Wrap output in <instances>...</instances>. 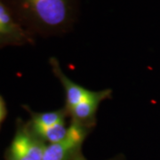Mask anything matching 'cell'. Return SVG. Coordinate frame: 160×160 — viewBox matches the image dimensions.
<instances>
[{
	"label": "cell",
	"mask_w": 160,
	"mask_h": 160,
	"mask_svg": "<svg viewBox=\"0 0 160 160\" xmlns=\"http://www.w3.org/2000/svg\"><path fill=\"white\" fill-rule=\"evenodd\" d=\"M22 3L35 24L48 33L65 31L72 21L71 0H22Z\"/></svg>",
	"instance_id": "6da1fadb"
},
{
	"label": "cell",
	"mask_w": 160,
	"mask_h": 160,
	"mask_svg": "<svg viewBox=\"0 0 160 160\" xmlns=\"http://www.w3.org/2000/svg\"><path fill=\"white\" fill-rule=\"evenodd\" d=\"M46 143L40 139L29 125L17 126L14 136L6 152V160H43Z\"/></svg>",
	"instance_id": "7a4b0ae2"
},
{
	"label": "cell",
	"mask_w": 160,
	"mask_h": 160,
	"mask_svg": "<svg viewBox=\"0 0 160 160\" xmlns=\"http://www.w3.org/2000/svg\"><path fill=\"white\" fill-rule=\"evenodd\" d=\"M91 130L71 122L64 139L56 143L46 144L43 160H73L81 152L83 143Z\"/></svg>",
	"instance_id": "3957f363"
},
{
	"label": "cell",
	"mask_w": 160,
	"mask_h": 160,
	"mask_svg": "<svg viewBox=\"0 0 160 160\" xmlns=\"http://www.w3.org/2000/svg\"><path fill=\"white\" fill-rule=\"evenodd\" d=\"M112 94L110 89L92 91L91 94L76 105L69 112L71 122L86 128L92 129L96 124V114L100 104Z\"/></svg>",
	"instance_id": "277c9868"
},
{
	"label": "cell",
	"mask_w": 160,
	"mask_h": 160,
	"mask_svg": "<svg viewBox=\"0 0 160 160\" xmlns=\"http://www.w3.org/2000/svg\"><path fill=\"white\" fill-rule=\"evenodd\" d=\"M50 65L52 70L55 77L61 82L64 92H65V106L64 108L67 109L68 113L70 109H72L76 105L81 102L84 99L88 97L92 91L88 90L78 84L75 83L74 81L69 78L66 74H64L62 69L55 58H50Z\"/></svg>",
	"instance_id": "5b68a950"
},
{
	"label": "cell",
	"mask_w": 160,
	"mask_h": 160,
	"mask_svg": "<svg viewBox=\"0 0 160 160\" xmlns=\"http://www.w3.org/2000/svg\"><path fill=\"white\" fill-rule=\"evenodd\" d=\"M69 113L67 109H62L46 111V112H31V121L29 125L31 127H45L56 125L62 122H66Z\"/></svg>",
	"instance_id": "8992f818"
},
{
	"label": "cell",
	"mask_w": 160,
	"mask_h": 160,
	"mask_svg": "<svg viewBox=\"0 0 160 160\" xmlns=\"http://www.w3.org/2000/svg\"><path fill=\"white\" fill-rule=\"evenodd\" d=\"M30 128L46 144L56 143L62 141L67 135L69 130V126H66V122H62L53 126L45 127L30 126Z\"/></svg>",
	"instance_id": "52a82bcc"
},
{
	"label": "cell",
	"mask_w": 160,
	"mask_h": 160,
	"mask_svg": "<svg viewBox=\"0 0 160 160\" xmlns=\"http://www.w3.org/2000/svg\"><path fill=\"white\" fill-rule=\"evenodd\" d=\"M6 106L4 99L0 96V128L6 117Z\"/></svg>",
	"instance_id": "ba28073f"
},
{
	"label": "cell",
	"mask_w": 160,
	"mask_h": 160,
	"mask_svg": "<svg viewBox=\"0 0 160 160\" xmlns=\"http://www.w3.org/2000/svg\"><path fill=\"white\" fill-rule=\"evenodd\" d=\"M73 160H87V159H86V158L84 156V155H83L82 151H81V152H79L78 154L74 158H73Z\"/></svg>",
	"instance_id": "9c48e42d"
},
{
	"label": "cell",
	"mask_w": 160,
	"mask_h": 160,
	"mask_svg": "<svg viewBox=\"0 0 160 160\" xmlns=\"http://www.w3.org/2000/svg\"><path fill=\"white\" fill-rule=\"evenodd\" d=\"M110 160H125L123 158H121V157H118V158H115L113 159H110Z\"/></svg>",
	"instance_id": "30bf717a"
},
{
	"label": "cell",
	"mask_w": 160,
	"mask_h": 160,
	"mask_svg": "<svg viewBox=\"0 0 160 160\" xmlns=\"http://www.w3.org/2000/svg\"><path fill=\"white\" fill-rule=\"evenodd\" d=\"M0 45H2V39H1V34H0Z\"/></svg>",
	"instance_id": "8fae6325"
}]
</instances>
